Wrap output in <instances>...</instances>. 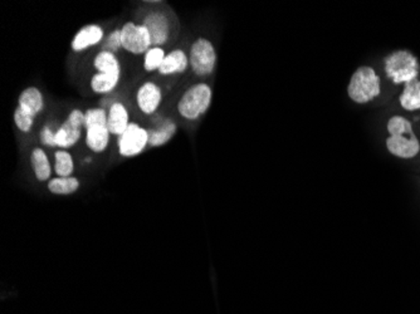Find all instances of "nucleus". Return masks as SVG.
I'll return each mask as SVG.
<instances>
[{
  "mask_svg": "<svg viewBox=\"0 0 420 314\" xmlns=\"http://www.w3.org/2000/svg\"><path fill=\"white\" fill-rule=\"evenodd\" d=\"M122 48L133 54H146L151 44L149 30L143 24L127 22L121 28Z\"/></svg>",
  "mask_w": 420,
  "mask_h": 314,
  "instance_id": "nucleus-7",
  "label": "nucleus"
},
{
  "mask_svg": "<svg viewBox=\"0 0 420 314\" xmlns=\"http://www.w3.org/2000/svg\"><path fill=\"white\" fill-rule=\"evenodd\" d=\"M189 66L194 77L199 80H208L213 76L217 67V51L212 40L199 37L191 43Z\"/></svg>",
  "mask_w": 420,
  "mask_h": 314,
  "instance_id": "nucleus-5",
  "label": "nucleus"
},
{
  "mask_svg": "<svg viewBox=\"0 0 420 314\" xmlns=\"http://www.w3.org/2000/svg\"><path fill=\"white\" fill-rule=\"evenodd\" d=\"M75 169L73 159L68 151L59 150L54 154V171L59 177H68Z\"/></svg>",
  "mask_w": 420,
  "mask_h": 314,
  "instance_id": "nucleus-22",
  "label": "nucleus"
},
{
  "mask_svg": "<svg viewBox=\"0 0 420 314\" xmlns=\"http://www.w3.org/2000/svg\"><path fill=\"white\" fill-rule=\"evenodd\" d=\"M104 52H111L115 54L116 52L122 48L121 29H116L109 33V37L104 40V44L102 47Z\"/></svg>",
  "mask_w": 420,
  "mask_h": 314,
  "instance_id": "nucleus-26",
  "label": "nucleus"
},
{
  "mask_svg": "<svg viewBox=\"0 0 420 314\" xmlns=\"http://www.w3.org/2000/svg\"><path fill=\"white\" fill-rule=\"evenodd\" d=\"M83 127H85V112H82L81 109H73L56 131L57 147L69 149L75 146L81 138Z\"/></svg>",
  "mask_w": 420,
  "mask_h": 314,
  "instance_id": "nucleus-8",
  "label": "nucleus"
},
{
  "mask_svg": "<svg viewBox=\"0 0 420 314\" xmlns=\"http://www.w3.org/2000/svg\"><path fill=\"white\" fill-rule=\"evenodd\" d=\"M30 161H32V167L35 170V177L40 181H47L51 177V164L44 150L35 147L30 155Z\"/></svg>",
  "mask_w": 420,
  "mask_h": 314,
  "instance_id": "nucleus-19",
  "label": "nucleus"
},
{
  "mask_svg": "<svg viewBox=\"0 0 420 314\" xmlns=\"http://www.w3.org/2000/svg\"><path fill=\"white\" fill-rule=\"evenodd\" d=\"M121 76L106 75V73H97L91 80V88L95 93L102 95L112 91L120 82Z\"/></svg>",
  "mask_w": 420,
  "mask_h": 314,
  "instance_id": "nucleus-21",
  "label": "nucleus"
},
{
  "mask_svg": "<svg viewBox=\"0 0 420 314\" xmlns=\"http://www.w3.org/2000/svg\"><path fill=\"white\" fill-rule=\"evenodd\" d=\"M419 78H420V76H419Z\"/></svg>",
  "mask_w": 420,
  "mask_h": 314,
  "instance_id": "nucleus-28",
  "label": "nucleus"
},
{
  "mask_svg": "<svg viewBox=\"0 0 420 314\" xmlns=\"http://www.w3.org/2000/svg\"><path fill=\"white\" fill-rule=\"evenodd\" d=\"M385 80L395 87H404L420 75L419 59L407 49H397L388 54L383 61Z\"/></svg>",
  "mask_w": 420,
  "mask_h": 314,
  "instance_id": "nucleus-3",
  "label": "nucleus"
},
{
  "mask_svg": "<svg viewBox=\"0 0 420 314\" xmlns=\"http://www.w3.org/2000/svg\"><path fill=\"white\" fill-rule=\"evenodd\" d=\"M386 150L397 159L412 160L420 154V138L413 122L402 114H394L386 122Z\"/></svg>",
  "mask_w": 420,
  "mask_h": 314,
  "instance_id": "nucleus-1",
  "label": "nucleus"
},
{
  "mask_svg": "<svg viewBox=\"0 0 420 314\" xmlns=\"http://www.w3.org/2000/svg\"><path fill=\"white\" fill-rule=\"evenodd\" d=\"M384 91L383 77L371 64L359 66L347 82V97L360 106H366L379 99Z\"/></svg>",
  "mask_w": 420,
  "mask_h": 314,
  "instance_id": "nucleus-2",
  "label": "nucleus"
},
{
  "mask_svg": "<svg viewBox=\"0 0 420 314\" xmlns=\"http://www.w3.org/2000/svg\"><path fill=\"white\" fill-rule=\"evenodd\" d=\"M41 143L44 145V146H48V147H57V145H56V132L52 131V128L49 127V126L47 125L42 128L41 131Z\"/></svg>",
  "mask_w": 420,
  "mask_h": 314,
  "instance_id": "nucleus-27",
  "label": "nucleus"
},
{
  "mask_svg": "<svg viewBox=\"0 0 420 314\" xmlns=\"http://www.w3.org/2000/svg\"><path fill=\"white\" fill-rule=\"evenodd\" d=\"M18 107H20L35 119V116L44 107V99L42 96V92L37 87L25 88L18 98Z\"/></svg>",
  "mask_w": 420,
  "mask_h": 314,
  "instance_id": "nucleus-15",
  "label": "nucleus"
},
{
  "mask_svg": "<svg viewBox=\"0 0 420 314\" xmlns=\"http://www.w3.org/2000/svg\"><path fill=\"white\" fill-rule=\"evenodd\" d=\"M93 66H95V68L97 69L98 73L121 76V64L116 58L115 54L111 52H100L95 57Z\"/></svg>",
  "mask_w": 420,
  "mask_h": 314,
  "instance_id": "nucleus-18",
  "label": "nucleus"
},
{
  "mask_svg": "<svg viewBox=\"0 0 420 314\" xmlns=\"http://www.w3.org/2000/svg\"><path fill=\"white\" fill-rule=\"evenodd\" d=\"M109 127L107 126H92L86 128V145L93 152H104L109 143Z\"/></svg>",
  "mask_w": 420,
  "mask_h": 314,
  "instance_id": "nucleus-17",
  "label": "nucleus"
},
{
  "mask_svg": "<svg viewBox=\"0 0 420 314\" xmlns=\"http://www.w3.org/2000/svg\"><path fill=\"white\" fill-rule=\"evenodd\" d=\"M149 143V133L144 127L138 126L135 122H131L126 131L119 136L117 145L119 152L124 157H133L144 151Z\"/></svg>",
  "mask_w": 420,
  "mask_h": 314,
  "instance_id": "nucleus-6",
  "label": "nucleus"
},
{
  "mask_svg": "<svg viewBox=\"0 0 420 314\" xmlns=\"http://www.w3.org/2000/svg\"><path fill=\"white\" fill-rule=\"evenodd\" d=\"M397 102L404 111L416 112L420 111V78L410 80L399 95Z\"/></svg>",
  "mask_w": 420,
  "mask_h": 314,
  "instance_id": "nucleus-14",
  "label": "nucleus"
},
{
  "mask_svg": "<svg viewBox=\"0 0 420 314\" xmlns=\"http://www.w3.org/2000/svg\"><path fill=\"white\" fill-rule=\"evenodd\" d=\"M104 29L97 24H88L80 29L72 40V49L75 52H82L90 47L98 44L104 38Z\"/></svg>",
  "mask_w": 420,
  "mask_h": 314,
  "instance_id": "nucleus-11",
  "label": "nucleus"
},
{
  "mask_svg": "<svg viewBox=\"0 0 420 314\" xmlns=\"http://www.w3.org/2000/svg\"><path fill=\"white\" fill-rule=\"evenodd\" d=\"M138 109L145 114H152L162 104V93L160 87L154 82H145L136 93Z\"/></svg>",
  "mask_w": 420,
  "mask_h": 314,
  "instance_id": "nucleus-10",
  "label": "nucleus"
},
{
  "mask_svg": "<svg viewBox=\"0 0 420 314\" xmlns=\"http://www.w3.org/2000/svg\"><path fill=\"white\" fill-rule=\"evenodd\" d=\"M165 57H167L165 51L162 48H160V47H152V48H150L149 51L146 52V54H145V71L152 72V71L160 68V66L164 62Z\"/></svg>",
  "mask_w": 420,
  "mask_h": 314,
  "instance_id": "nucleus-23",
  "label": "nucleus"
},
{
  "mask_svg": "<svg viewBox=\"0 0 420 314\" xmlns=\"http://www.w3.org/2000/svg\"><path fill=\"white\" fill-rule=\"evenodd\" d=\"M109 114L104 109H90L85 112V128L92 126H107Z\"/></svg>",
  "mask_w": 420,
  "mask_h": 314,
  "instance_id": "nucleus-24",
  "label": "nucleus"
},
{
  "mask_svg": "<svg viewBox=\"0 0 420 314\" xmlns=\"http://www.w3.org/2000/svg\"><path fill=\"white\" fill-rule=\"evenodd\" d=\"M188 67H189V57L186 52L183 49H174L167 54L160 68L157 71L162 76L181 75L188 69Z\"/></svg>",
  "mask_w": 420,
  "mask_h": 314,
  "instance_id": "nucleus-12",
  "label": "nucleus"
},
{
  "mask_svg": "<svg viewBox=\"0 0 420 314\" xmlns=\"http://www.w3.org/2000/svg\"><path fill=\"white\" fill-rule=\"evenodd\" d=\"M78 188H80V181H78V179L73 176L54 177L48 183L49 191L56 195L73 194L78 190Z\"/></svg>",
  "mask_w": 420,
  "mask_h": 314,
  "instance_id": "nucleus-20",
  "label": "nucleus"
},
{
  "mask_svg": "<svg viewBox=\"0 0 420 314\" xmlns=\"http://www.w3.org/2000/svg\"><path fill=\"white\" fill-rule=\"evenodd\" d=\"M176 130H178V126L172 119L162 121V123L157 127L150 128L149 131H148L150 146L159 147V146H162V145L169 143L175 136Z\"/></svg>",
  "mask_w": 420,
  "mask_h": 314,
  "instance_id": "nucleus-16",
  "label": "nucleus"
},
{
  "mask_svg": "<svg viewBox=\"0 0 420 314\" xmlns=\"http://www.w3.org/2000/svg\"><path fill=\"white\" fill-rule=\"evenodd\" d=\"M130 116L121 102H116L109 107L107 127L111 135L121 136L130 125Z\"/></svg>",
  "mask_w": 420,
  "mask_h": 314,
  "instance_id": "nucleus-13",
  "label": "nucleus"
},
{
  "mask_svg": "<svg viewBox=\"0 0 420 314\" xmlns=\"http://www.w3.org/2000/svg\"><path fill=\"white\" fill-rule=\"evenodd\" d=\"M14 123L20 131L28 133V132L32 131V127L35 123V117L27 114L20 107H17L14 111Z\"/></svg>",
  "mask_w": 420,
  "mask_h": 314,
  "instance_id": "nucleus-25",
  "label": "nucleus"
},
{
  "mask_svg": "<svg viewBox=\"0 0 420 314\" xmlns=\"http://www.w3.org/2000/svg\"><path fill=\"white\" fill-rule=\"evenodd\" d=\"M143 25L149 30L151 37V44L160 47L165 44L172 33V25L169 18L162 12H152L148 14Z\"/></svg>",
  "mask_w": 420,
  "mask_h": 314,
  "instance_id": "nucleus-9",
  "label": "nucleus"
},
{
  "mask_svg": "<svg viewBox=\"0 0 420 314\" xmlns=\"http://www.w3.org/2000/svg\"><path fill=\"white\" fill-rule=\"evenodd\" d=\"M213 101V87L207 80H199L185 90L179 99L178 112L185 121L200 120Z\"/></svg>",
  "mask_w": 420,
  "mask_h": 314,
  "instance_id": "nucleus-4",
  "label": "nucleus"
}]
</instances>
